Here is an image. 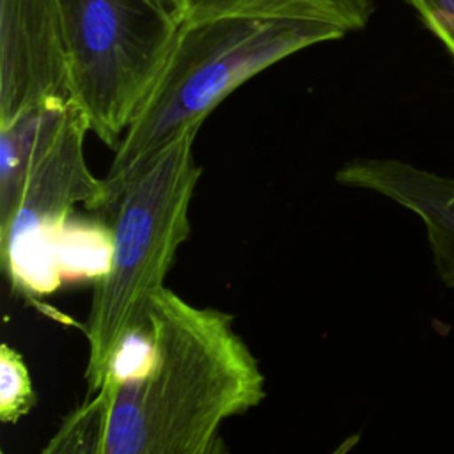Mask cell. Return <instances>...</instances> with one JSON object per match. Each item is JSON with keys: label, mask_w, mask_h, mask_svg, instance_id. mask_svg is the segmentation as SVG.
I'll return each mask as SVG.
<instances>
[{"label": "cell", "mask_w": 454, "mask_h": 454, "mask_svg": "<svg viewBox=\"0 0 454 454\" xmlns=\"http://www.w3.org/2000/svg\"><path fill=\"white\" fill-rule=\"evenodd\" d=\"M35 404L32 378L23 356L9 344L0 346V419L14 424Z\"/></svg>", "instance_id": "11"}, {"label": "cell", "mask_w": 454, "mask_h": 454, "mask_svg": "<svg viewBox=\"0 0 454 454\" xmlns=\"http://www.w3.org/2000/svg\"><path fill=\"white\" fill-rule=\"evenodd\" d=\"M114 390L115 378L110 372L98 392L90 394L62 419L39 454H103Z\"/></svg>", "instance_id": "10"}, {"label": "cell", "mask_w": 454, "mask_h": 454, "mask_svg": "<svg viewBox=\"0 0 454 454\" xmlns=\"http://www.w3.org/2000/svg\"><path fill=\"white\" fill-rule=\"evenodd\" d=\"M454 60V0H406Z\"/></svg>", "instance_id": "12"}, {"label": "cell", "mask_w": 454, "mask_h": 454, "mask_svg": "<svg viewBox=\"0 0 454 454\" xmlns=\"http://www.w3.org/2000/svg\"><path fill=\"white\" fill-rule=\"evenodd\" d=\"M156 4H160L161 7H165L167 11H170L172 14H176L181 21H183V5L181 0H153Z\"/></svg>", "instance_id": "14"}, {"label": "cell", "mask_w": 454, "mask_h": 454, "mask_svg": "<svg viewBox=\"0 0 454 454\" xmlns=\"http://www.w3.org/2000/svg\"><path fill=\"white\" fill-rule=\"evenodd\" d=\"M71 101L117 149L160 78L183 21L153 0H60Z\"/></svg>", "instance_id": "4"}, {"label": "cell", "mask_w": 454, "mask_h": 454, "mask_svg": "<svg viewBox=\"0 0 454 454\" xmlns=\"http://www.w3.org/2000/svg\"><path fill=\"white\" fill-rule=\"evenodd\" d=\"M73 108V101L50 99L0 124V229L12 220L30 170L55 142Z\"/></svg>", "instance_id": "8"}, {"label": "cell", "mask_w": 454, "mask_h": 454, "mask_svg": "<svg viewBox=\"0 0 454 454\" xmlns=\"http://www.w3.org/2000/svg\"><path fill=\"white\" fill-rule=\"evenodd\" d=\"M87 117L74 105L67 122L37 160L12 220L0 229L2 266L14 287L48 294L60 282L59 243L76 204L101 209L103 179L85 161Z\"/></svg>", "instance_id": "5"}, {"label": "cell", "mask_w": 454, "mask_h": 454, "mask_svg": "<svg viewBox=\"0 0 454 454\" xmlns=\"http://www.w3.org/2000/svg\"><path fill=\"white\" fill-rule=\"evenodd\" d=\"M326 2L332 4L342 14L349 32L364 28L374 11L372 0H326Z\"/></svg>", "instance_id": "13"}, {"label": "cell", "mask_w": 454, "mask_h": 454, "mask_svg": "<svg viewBox=\"0 0 454 454\" xmlns=\"http://www.w3.org/2000/svg\"><path fill=\"white\" fill-rule=\"evenodd\" d=\"M335 23L287 18H218L183 23L151 94L103 177L99 211H112L154 156L204 119L239 85L309 46L342 39Z\"/></svg>", "instance_id": "2"}, {"label": "cell", "mask_w": 454, "mask_h": 454, "mask_svg": "<svg viewBox=\"0 0 454 454\" xmlns=\"http://www.w3.org/2000/svg\"><path fill=\"white\" fill-rule=\"evenodd\" d=\"M50 99L71 101L60 0H0V124Z\"/></svg>", "instance_id": "6"}, {"label": "cell", "mask_w": 454, "mask_h": 454, "mask_svg": "<svg viewBox=\"0 0 454 454\" xmlns=\"http://www.w3.org/2000/svg\"><path fill=\"white\" fill-rule=\"evenodd\" d=\"M197 129L160 151L114 206L106 268L99 275L85 325L89 356L83 378L98 392L126 342L147 328L151 300L190 234V202L202 174L193 158Z\"/></svg>", "instance_id": "3"}, {"label": "cell", "mask_w": 454, "mask_h": 454, "mask_svg": "<svg viewBox=\"0 0 454 454\" xmlns=\"http://www.w3.org/2000/svg\"><path fill=\"white\" fill-rule=\"evenodd\" d=\"M183 23L218 18H287L330 21L348 30L342 14L326 0H181Z\"/></svg>", "instance_id": "9"}, {"label": "cell", "mask_w": 454, "mask_h": 454, "mask_svg": "<svg viewBox=\"0 0 454 454\" xmlns=\"http://www.w3.org/2000/svg\"><path fill=\"white\" fill-rule=\"evenodd\" d=\"M344 186L380 193L415 213L427 232L438 277L454 287V177L392 158H356L335 172Z\"/></svg>", "instance_id": "7"}, {"label": "cell", "mask_w": 454, "mask_h": 454, "mask_svg": "<svg viewBox=\"0 0 454 454\" xmlns=\"http://www.w3.org/2000/svg\"><path fill=\"white\" fill-rule=\"evenodd\" d=\"M138 360L112 371L103 454H227L223 420L257 406L264 374L232 316L163 287L151 300Z\"/></svg>", "instance_id": "1"}]
</instances>
